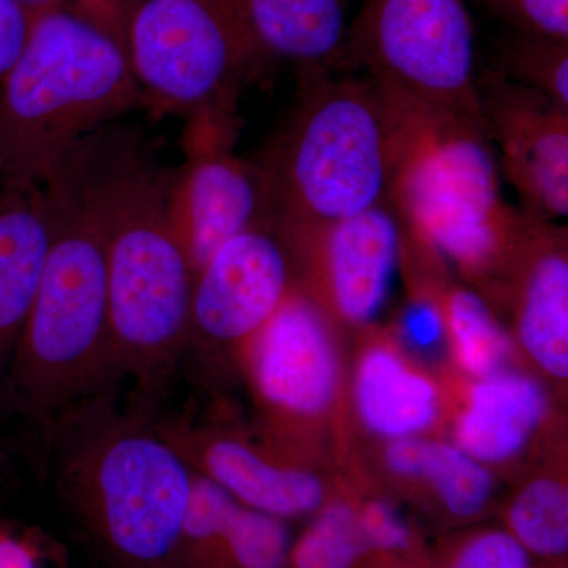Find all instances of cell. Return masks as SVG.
<instances>
[{"mask_svg": "<svg viewBox=\"0 0 568 568\" xmlns=\"http://www.w3.org/2000/svg\"><path fill=\"white\" fill-rule=\"evenodd\" d=\"M65 162L103 226L118 386H129L126 406L155 417L185 361L194 283L171 226L173 171L118 122L81 141Z\"/></svg>", "mask_w": 568, "mask_h": 568, "instance_id": "1", "label": "cell"}, {"mask_svg": "<svg viewBox=\"0 0 568 568\" xmlns=\"http://www.w3.org/2000/svg\"><path fill=\"white\" fill-rule=\"evenodd\" d=\"M119 394L78 406L47 429L54 487L100 552L121 568H173L192 467Z\"/></svg>", "mask_w": 568, "mask_h": 568, "instance_id": "2", "label": "cell"}, {"mask_svg": "<svg viewBox=\"0 0 568 568\" xmlns=\"http://www.w3.org/2000/svg\"><path fill=\"white\" fill-rule=\"evenodd\" d=\"M43 189L50 246L0 390L41 432L84 403L119 394L102 223L65 162Z\"/></svg>", "mask_w": 568, "mask_h": 568, "instance_id": "3", "label": "cell"}, {"mask_svg": "<svg viewBox=\"0 0 568 568\" xmlns=\"http://www.w3.org/2000/svg\"><path fill=\"white\" fill-rule=\"evenodd\" d=\"M0 80V183L43 186L81 141L141 106L129 55L65 6L32 13Z\"/></svg>", "mask_w": 568, "mask_h": 568, "instance_id": "4", "label": "cell"}, {"mask_svg": "<svg viewBox=\"0 0 568 568\" xmlns=\"http://www.w3.org/2000/svg\"><path fill=\"white\" fill-rule=\"evenodd\" d=\"M260 166L272 219L283 233L315 230L388 203L390 106L357 71L304 74L298 102Z\"/></svg>", "mask_w": 568, "mask_h": 568, "instance_id": "5", "label": "cell"}, {"mask_svg": "<svg viewBox=\"0 0 568 568\" xmlns=\"http://www.w3.org/2000/svg\"><path fill=\"white\" fill-rule=\"evenodd\" d=\"M388 106L394 118L388 203L406 233L474 282L506 274L528 213L504 197L484 126L455 115Z\"/></svg>", "mask_w": 568, "mask_h": 568, "instance_id": "6", "label": "cell"}, {"mask_svg": "<svg viewBox=\"0 0 568 568\" xmlns=\"http://www.w3.org/2000/svg\"><path fill=\"white\" fill-rule=\"evenodd\" d=\"M126 54L153 118L234 115L245 88L271 55L242 0H144Z\"/></svg>", "mask_w": 568, "mask_h": 568, "instance_id": "7", "label": "cell"}, {"mask_svg": "<svg viewBox=\"0 0 568 568\" xmlns=\"http://www.w3.org/2000/svg\"><path fill=\"white\" fill-rule=\"evenodd\" d=\"M345 70L372 80L395 106L485 129L465 0H364L347 29Z\"/></svg>", "mask_w": 568, "mask_h": 568, "instance_id": "8", "label": "cell"}, {"mask_svg": "<svg viewBox=\"0 0 568 568\" xmlns=\"http://www.w3.org/2000/svg\"><path fill=\"white\" fill-rule=\"evenodd\" d=\"M234 126V115L193 118L171 178V226L194 276L234 235L272 219L263 168L235 155Z\"/></svg>", "mask_w": 568, "mask_h": 568, "instance_id": "9", "label": "cell"}, {"mask_svg": "<svg viewBox=\"0 0 568 568\" xmlns=\"http://www.w3.org/2000/svg\"><path fill=\"white\" fill-rule=\"evenodd\" d=\"M293 254L274 220L242 231L194 276L185 358L246 346L293 293Z\"/></svg>", "mask_w": 568, "mask_h": 568, "instance_id": "10", "label": "cell"}, {"mask_svg": "<svg viewBox=\"0 0 568 568\" xmlns=\"http://www.w3.org/2000/svg\"><path fill=\"white\" fill-rule=\"evenodd\" d=\"M276 439L325 413L338 388V357L324 306L295 286L242 357Z\"/></svg>", "mask_w": 568, "mask_h": 568, "instance_id": "11", "label": "cell"}, {"mask_svg": "<svg viewBox=\"0 0 568 568\" xmlns=\"http://www.w3.org/2000/svg\"><path fill=\"white\" fill-rule=\"evenodd\" d=\"M282 234L304 271L298 286L317 304L354 325L379 315L403 256V224L390 203Z\"/></svg>", "mask_w": 568, "mask_h": 568, "instance_id": "12", "label": "cell"}, {"mask_svg": "<svg viewBox=\"0 0 568 568\" xmlns=\"http://www.w3.org/2000/svg\"><path fill=\"white\" fill-rule=\"evenodd\" d=\"M477 93L500 173L521 211L558 222L568 213V108L495 70L477 77Z\"/></svg>", "mask_w": 568, "mask_h": 568, "instance_id": "13", "label": "cell"}, {"mask_svg": "<svg viewBox=\"0 0 568 568\" xmlns=\"http://www.w3.org/2000/svg\"><path fill=\"white\" fill-rule=\"evenodd\" d=\"M153 425L193 473L215 481L241 506L283 519L310 514L323 503L320 477L241 433L183 413L155 417Z\"/></svg>", "mask_w": 568, "mask_h": 568, "instance_id": "14", "label": "cell"}, {"mask_svg": "<svg viewBox=\"0 0 568 568\" xmlns=\"http://www.w3.org/2000/svg\"><path fill=\"white\" fill-rule=\"evenodd\" d=\"M514 293L517 335L547 375L568 377L567 230L528 215L506 268Z\"/></svg>", "mask_w": 568, "mask_h": 568, "instance_id": "15", "label": "cell"}, {"mask_svg": "<svg viewBox=\"0 0 568 568\" xmlns=\"http://www.w3.org/2000/svg\"><path fill=\"white\" fill-rule=\"evenodd\" d=\"M50 239L43 186L0 183V390L31 313Z\"/></svg>", "mask_w": 568, "mask_h": 568, "instance_id": "16", "label": "cell"}, {"mask_svg": "<svg viewBox=\"0 0 568 568\" xmlns=\"http://www.w3.org/2000/svg\"><path fill=\"white\" fill-rule=\"evenodd\" d=\"M547 406L545 392L528 376L500 372L481 377L459 414L455 446L484 465L508 462L528 446Z\"/></svg>", "mask_w": 568, "mask_h": 568, "instance_id": "17", "label": "cell"}, {"mask_svg": "<svg viewBox=\"0 0 568 568\" xmlns=\"http://www.w3.org/2000/svg\"><path fill=\"white\" fill-rule=\"evenodd\" d=\"M267 54L302 74L345 70L346 0H242Z\"/></svg>", "mask_w": 568, "mask_h": 568, "instance_id": "18", "label": "cell"}, {"mask_svg": "<svg viewBox=\"0 0 568 568\" xmlns=\"http://www.w3.org/2000/svg\"><path fill=\"white\" fill-rule=\"evenodd\" d=\"M354 396L366 428L390 440L422 435L439 417V392L433 381L383 345L362 355Z\"/></svg>", "mask_w": 568, "mask_h": 568, "instance_id": "19", "label": "cell"}, {"mask_svg": "<svg viewBox=\"0 0 568 568\" xmlns=\"http://www.w3.org/2000/svg\"><path fill=\"white\" fill-rule=\"evenodd\" d=\"M429 302L443 317L444 331L466 373L481 379L504 372L511 353L510 339L484 295L457 287L439 302Z\"/></svg>", "mask_w": 568, "mask_h": 568, "instance_id": "20", "label": "cell"}, {"mask_svg": "<svg viewBox=\"0 0 568 568\" xmlns=\"http://www.w3.org/2000/svg\"><path fill=\"white\" fill-rule=\"evenodd\" d=\"M414 478L435 489L455 517H476L493 495V477L484 463L452 444L424 440Z\"/></svg>", "mask_w": 568, "mask_h": 568, "instance_id": "21", "label": "cell"}, {"mask_svg": "<svg viewBox=\"0 0 568 568\" xmlns=\"http://www.w3.org/2000/svg\"><path fill=\"white\" fill-rule=\"evenodd\" d=\"M495 71L568 108V40L510 29L497 47Z\"/></svg>", "mask_w": 568, "mask_h": 568, "instance_id": "22", "label": "cell"}, {"mask_svg": "<svg viewBox=\"0 0 568 568\" xmlns=\"http://www.w3.org/2000/svg\"><path fill=\"white\" fill-rule=\"evenodd\" d=\"M239 506L215 481L194 473L173 568H215L224 532Z\"/></svg>", "mask_w": 568, "mask_h": 568, "instance_id": "23", "label": "cell"}, {"mask_svg": "<svg viewBox=\"0 0 568 568\" xmlns=\"http://www.w3.org/2000/svg\"><path fill=\"white\" fill-rule=\"evenodd\" d=\"M511 536L526 551L541 556L566 555L568 548V493L555 478H537L521 489L508 510Z\"/></svg>", "mask_w": 568, "mask_h": 568, "instance_id": "24", "label": "cell"}, {"mask_svg": "<svg viewBox=\"0 0 568 568\" xmlns=\"http://www.w3.org/2000/svg\"><path fill=\"white\" fill-rule=\"evenodd\" d=\"M358 511L347 504L325 507L293 552L295 568H353L368 551Z\"/></svg>", "mask_w": 568, "mask_h": 568, "instance_id": "25", "label": "cell"}, {"mask_svg": "<svg viewBox=\"0 0 568 568\" xmlns=\"http://www.w3.org/2000/svg\"><path fill=\"white\" fill-rule=\"evenodd\" d=\"M287 551L290 536L282 519L239 506L215 568H283Z\"/></svg>", "mask_w": 568, "mask_h": 568, "instance_id": "26", "label": "cell"}, {"mask_svg": "<svg viewBox=\"0 0 568 568\" xmlns=\"http://www.w3.org/2000/svg\"><path fill=\"white\" fill-rule=\"evenodd\" d=\"M514 31L568 40V0H481Z\"/></svg>", "mask_w": 568, "mask_h": 568, "instance_id": "27", "label": "cell"}, {"mask_svg": "<svg viewBox=\"0 0 568 568\" xmlns=\"http://www.w3.org/2000/svg\"><path fill=\"white\" fill-rule=\"evenodd\" d=\"M450 568H530L529 551L511 534L491 530L466 541Z\"/></svg>", "mask_w": 568, "mask_h": 568, "instance_id": "28", "label": "cell"}, {"mask_svg": "<svg viewBox=\"0 0 568 568\" xmlns=\"http://www.w3.org/2000/svg\"><path fill=\"white\" fill-rule=\"evenodd\" d=\"M362 529L369 549L386 552L406 551L410 548L413 532L398 508L386 500H372L358 510Z\"/></svg>", "mask_w": 568, "mask_h": 568, "instance_id": "29", "label": "cell"}, {"mask_svg": "<svg viewBox=\"0 0 568 568\" xmlns=\"http://www.w3.org/2000/svg\"><path fill=\"white\" fill-rule=\"evenodd\" d=\"M69 2L74 13L91 22L126 52L130 24L144 0H69Z\"/></svg>", "mask_w": 568, "mask_h": 568, "instance_id": "30", "label": "cell"}, {"mask_svg": "<svg viewBox=\"0 0 568 568\" xmlns=\"http://www.w3.org/2000/svg\"><path fill=\"white\" fill-rule=\"evenodd\" d=\"M32 17L21 0H0V80L20 59L31 33Z\"/></svg>", "mask_w": 568, "mask_h": 568, "instance_id": "31", "label": "cell"}, {"mask_svg": "<svg viewBox=\"0 0 568 568\" xmlns=\"http://www.w3.org/2000/svg\"><path fill=\"white\" fill-rule=\"evenodd\" d=\"M405 335L410 345L418 349L436 346L446 335L443 317L432 302H422L413 313H409L405 323Z\"/></svg>", "mask_w": 568, "mask_h": 568, "instance_id": "32", "label": "cell"}, {"mask_svg": "<svg viewBox=\"0 0 568 568\" xmlns=\"http://www.w3.org/2000/svg\"><path fill=\"white\" fill-rule=\"evenodd\" d=\"M41 556L39 544L32 538L18 536L14 530L0 526V568H11L22 560Z\"/></svg>", "mask_w": 568, "mask_h": 568, "instance_id": "33", "label": "cell"}, {"mask_svg": "<svg viewBox=\"0 0 568 568\" xmlns=\"http://www.w3.org/2000/svg\"><path fill=\"white\" fill-rule=\"evenodd\" d=\"M32 13L37 11L52 9V7L65 6V0H21Z\"/></svg>", "mask_w": 568, "mask_h": 568, "instance_id": "34", "label": "cell"}, {"mask_svg": "<svg viewBox=\"0 0 568 568\" xmlns=\"http://www.w3.org/2000/svg\"><path fill=\"white\" fill-rule=\"evenodd\" d=\"M40 558L41 556H36V558L22 560V562L17 564V566L11 568H41Z\"/></svg>", "mask_w": 568, "mask_h": 568, "instance_id": "35", "label": "cell"}, {"mask_svg": "<svg viewBox=\"0 0 568 568\" xmlns=\"http://www.w3.org/2000/svg\"><path fill=\"white\" fill-rule=\"evenodd\" d=\"M2 474H3V465H2V462H0V484H2Z\"/></svg>", "mask_w": 568, "mask_h": 568, "instance_id": "36", "label": "cell"}]
</instances>
